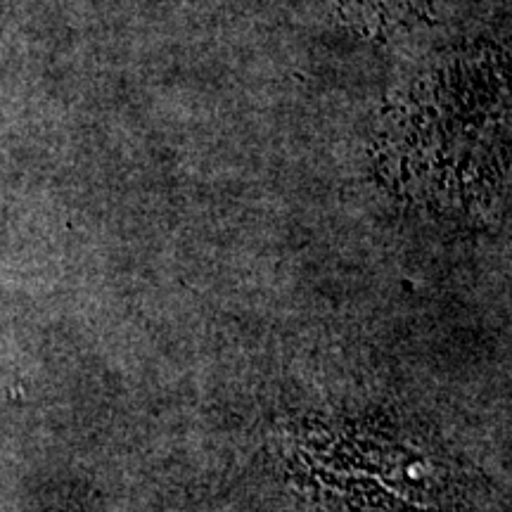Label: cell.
<instances>
[{"label": "cell", "mask_w": 512, "mask_h": 512, "mask_svg": "<svg viewBox=\"0 0 512 512\" xmlns=\"http://www.w3.org/2000/svg\"><path fill=\"white\" fill-rule=\"evenodd\" d=\"M482 74L463 64L425 81L384 136L394 181L432 209L475 211L501 185V93L484 95Z\"/></svg>", "instance_id": "cell-1"}]
</instances>
